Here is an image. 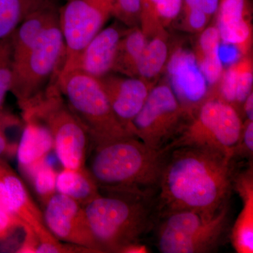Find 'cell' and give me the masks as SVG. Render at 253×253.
I'll list each match as a JSON object with an SVG mask.
<instances>
[{
    "label": "cell",
    "mask_w": 253,
    "mask_h": 253,
    "mask_svg": "<svg viewBox=\"0 0 253 253\" xmlns=\"http://www.w3.org/2000/svg\"><path fill=\"white\" fill-rule=\"evenodd\" d=\"M13 151H16V148L8 142L4 133L0 131V159H3L4 156L11 154Z\"/></svg>",
    "instance_id": "cell-33"
},
{
    "label": "cell",
    "mask_w": 253,
    "mask_h": 253,
    "mask_svg": "<svg viewBox=\"0 0 253 253\" xmlns=\"http://www.w3.org/2000/svg\"><path fill=\"white\" fill-rule=\"evenodd\" d=\"M59 9L53 0L28 15L13 33L14 63L36 44L46 28L59 18Z\"/></svg>",
    "instance_id": "cell-19"
},
{
    "label": "cell",
    "mask_w": 253,
    "mask_h": 253,
    "mask_svg": "<svg viewBox=\"0 0 253 253\" xmlns=\"http://www.w3.org/2000/svg\"><path fill=\"white\" fill-rule=\"evenodd\" d=\"M242 109L246 120L253 121V91L250 93L249 96L245 99L242 105Z\"/></svg>",
    "instance_id": "cell-34"
},
{
    "label": "cell",
    "mask_w": 253,
    "mask_h": 253,
    "mask_svg": "<svg viewBox=\"0 0 253 253\" xmlns=\"http://www.w3.org/2000/svg\"><path fill=\"white\" fill-rule=\"evenodd\" d=\"M253 166L234 178V186L242 200V209L231 233L233 247L238 253H253Z\"/></svg>",
    "instance_id": "cell-17"
},
{
    "label": "cell",
    "mask_w": 253,
    "mask_h": 253,
    "mask_svg": "<svg viewBox=\"0 0 253 253\" xmlns=\"http://www.w3.org/2000/svg\"><path fill=\"white\" fill-rule=\"evenodd\" d=\"M101 194L83 206L101 253H123L140 242L152 223L151 198L129 193Z\"/></svg>",
    "instance_id": "cell-3"
},
{
    "label": "cell",
    "mask_w": 253,
    "mask_h": 253,
    "mask_svg": "<svg viewBox=\"0 0 253 253\" xmlns=\"http://www.w3.org/2000/svg\"><path fill=\"white\" fill-rule=\"evenodd\" d=\"M189 116L168 83L155 84L133 121V134L150 147L161 151Z\"/></svg>",
    "instance_id": "cell-9"
},
{
    "label": "cell",
    "mask_w": 253,
    "mask_h": 253,
    "mask_svg": "<svg viewBox=\"0 0 253 253\" xmlns=\"http://www.w3.org/2000/svg\"><path fill=\"white\" fill-rule=\"evenodd\" d=\"M44 221L50 233L66 244L101 253L95 240L84 207L66 195L56 192L44 205Z\"/></svg>",
    "instance_id": "cell-11"
},
{
    "label": "cell",
    "mask_w": 253,
    "mask_h": 253,
    "mask_svg": "<svg viewBox=\"0 0 253 253\" xmlns=\"http://www.w3.org/2000/svg\"><path fill=\"white\" fill-rule=\"evenodd\" d=\"M57 85L89 137V146L134 136L119 122L99 80L78 71L60 73Z\"/></svg>",
    "instance_id": "cell-5"
},
{
    "label": "cell",
    "mask_w": 253,
    "mask_h": 253,
    "mask_svg": "<svg viewBox=\"0 0 253 253\" xmlns=\"http://www.w3.org/2000/svg\"><path fill=\"white\" fill-rule=\"evenodd\" d=\"M147 42L140 26L128 28L120 42L113 73L136 77V68Z\"/></svg>",
    "instance_id": "cell-24"
},
{
    "label": "cell",
    "mask_w": 253,
    "mask_h": 253,
    "mask_svg": "<svg viewBox=\"0 0 253 253\" xmlns=\"http://www.w3.org/2000/svg\"><path fill=\"white\" fill-rule=\"evenodd\" d=\"M253 154V121L246 120L244 122L242 132L236 155L252 159Z\"/></svg>",
    "instance_id": "cell-30"
},
{
    "label": "cell",
    "mask_w": 253,
    "mask_h": 253,
    "mask_svg": "<svg viewBox=\"0 0 253 253\" xmlns=\"http://www.w3.org/2000/svg\"><path fill=\"white\" fill-rule=\"evenodd\" d=\"M56 191L84 206L101 193L96 181L85 167L79 169L63 168L56 178Z\"/></svg>",
    "instance_id": "cell-21"
},
{
    "label": "cell",
    "mask_w": 253,
    "mask_h": 253,
    "mask_svg": "<svg viewBox=\"0 0 253 253\" xmlns=\"http://www.w3.org/2000/svg\"><path fill=\"white\" fill-rule=\"evenodd\" d=\"M253 84V58L248 54L223 71L215 94L239 111L245 99L252 92Z\"/></svg>",
    "instance_id": "cell-18"
},
{
    "label": "cell",
    "mask_w": 253,
    "mask_h": 253,
    "mask_svg": "<svg viewBox=\"0 0 253 253\" xmlns=\"http://www.w3.org/2000/svg\"><path fill=\"white\" fill-rule=\"evenodd\" d=\"M26 226L19 218L0 210V239H6L16 229Z\"/></svg>",
    "instance_id": "cell-31"
},
{
    "label": "cell",
    "mask_w": 253,
    "mask_h": 253,
    "mask_svg": "<svg viewBox=\"0 0 253 253\" xmlns=\"http://www.w3.org/2000/svg\"><path fill=\"white\" fill-rule=\"evenodd\" d=\"M98 80L109 99L115 116L126 130L134 135L133 121L155 85L139 78L116 73H109Z\"/></svg>",
    "instance_id": "cell-13"
},
{
    "label": "cell",
    "mask_w": 253,
    "mask_h": 253,
    "mask_svg": "<svg viewBox=\"0 0 253 253\" xmlns=\"http://www.w3.org/2000/svg\"><path fill=\"white\" fill-rule=\"evenodd\" d=\"M233 160L206 148L186 146L168 152L158 185L160 217L179 211L217 212L234 185Z\"/></svg>",
    "instance_id": "cell-1"
},
{
    "label": "cell",
    "mask_w": 253,
    "mask_h": 253,
    "mask_svg": "<svg viewBox=\"0 0 253 253\" xmlns=\"http://www.w3.org/2000/svg\"><path fill=\"white\" fill-rule=\"evenodd\" d=\"M141 0H113V16L126 28L139 26Z\"/></svg>",
    "instance_id": "cell-28"
},
{
    "label": "cell",
    "mask_w": 253,
    "mask_h": 253,
    "mask_svg": "<svg viewBox=\"0 0 253 253\" xmlns=\"http://www.w3.org/2000/svg\"><path fill=\"white\" fill-rule=\"evenodd\" d=\"M149 249L140 242L134 243L123 250V253H148Z\"/></svg>",
    "instance_id": "cell-35"
},
{
    "label": "cell",
    "mask_w": 253,
    "mask_h": 253,
    "mask_svg": "<svg viewBox=\"0 0 253 253\" xmlns=\"http://www.w3.org/2000/svg\"><path fill=\"white\" fill-rule=\"evenodd\" d=\"M113 16V0H67L59 9L65 54L59 73L69 71L86 44Z\"/></svg>",
    "instance_id": "cell-10"
},
{
    "label": "cell",
    "mask_w": 253,
    "mask_h": 253,
    "mask_svg": "<svg viewBox=\"0 0 253 253\" xmlns=\"http://www.w3.org/2000/svg\"><path fill=\"white\" fill-rule=\"evenodd\" d=\"M168 38L166 30H163L148 39L136 68V78L156 84V80L166 69L170 54Z\"/></svg>",
    "instance_id": "cell-22"
},
{
    "label": "cell",
    "mask_w": 253,
    "mask_h": 253,
    "mask_svg": "<svg viewBox=\"0 0 253 253\" xmlns=\"http://www.w3.org/2000/svg\"><path fill=\"white\" fill-rule=\"evenodd\" d=\"M23 112L24 119L38 120L48 128L52 136L55 152L63 168L85 167L90 142L89 136L70 109L57 83Z\"/></svg>",
    "instance_id": "cell-7"
},
{
    "label": "cell",
    "mask_w": 253,
    "mask_h": 253,
    "mask_svg": "<svg viewBox=\"0 0 253 253\" xmlns=\"http://www.w3.org/2000/svg\"><path fill=\"white\" fill-rule=\"evenodd\" d=\"M124 26L117 21L103 28L86 44L67 72L76 70L96 79L113 73L120 42L128 28Z\"/></svg>",
    "instance_id": "cell-14"
},
{
    "label": "cell",
    "mask_w": 253,
    "mask_h": 253,
    "mask_svg": "<svg viewBox=\"0 0 253 253\" xmlns=\"http://www.w3.org/2000/svg\"><path fill=\"white\" fill-rule=\"evenodd\" d=\"M14 76L13 34L0 41V131L18 126L20 121L5 109V99L11 91Z\"/></svg>",
    "instance_id": "cell-25"
},
{
    "label": "cell",
    "mask_w": 253,
    "mask_h": 253,
    "mask_svg": "<svg viewBox=\"0 0 253 253\" xmlns=\"http://www.w3.org/2000/svg\"><path fill=\"white\" fill-rule=\"evenodd\" d=\"M46 161L26 176L31 181L40 201L44 205L57 192L56 178L58 173Z\"/></svg>",
    "instance_id": "cell-27"
},
{
    "label": "cell",
    "mask_w": 253,
    "mask_h": 253,
    "mask_svg": "<svg viewBox=\"0 0 253 253\" xmlns=\"http://www.w3.org/2000/svg\"><path fill=\"white\" fill-rule=\"evenodd\" d=\"M243 126L239 111L217 94H212L183 123L161 151L168 154L186 146L206 148L234 158Z\"/></svg>",
    "instance_id": "cell-4"
},
{
    "label": "cell",
    "mask_w": 253,
    "mask_h": 253,
    "mask_svg": "<svg viewBox=\"0 0 253 253\" xmlns=\"http://www.w3.org/2000/svg\"><path fill=\"white\" fill-rule=\"evenodd\" d=\"M64 54V42L58 18L26 54L14 63L11 91L23 111L57 83Z\"/></svg>",
    "instance_id": "cell-6"
},
{
    "label": "cell",
    "mask_w": 253,
    "mask_h": 253,
    "mask_svg": "<svg viewBox=\"0 0 253 253\" xmlns=\"http://www.w3.org/2000/svg\"><path fill=\"white\" fill-rule=\"evenodd\" d=\"M86 168L99 189L151 198L158 189L166 155L136 136L90 145Z\"/></svg>",
    "instance_id": "cell-2"
},
{
    "label": "cell",
    "mask_w": 253,
    "mask_h": 253,
    "mask_svg": "<svg viewBox=\"0 0 253 253\" xmlns=\"http://www.w3.org/2000/svg\"><path fill=\"white\" fill-rule=\"evenodd\" d=\"M184 23L189 31L201 33L207 27L211 16L200 10L191 9L183 6Z\"/></svg>",
    "instance_id": "cell-29"
},
{
    "label": "cell",
    "mask_w": 253,
    "mask_h": 253,
    "mask_svg": "<svg viewBox=\"0 0 253 253\" xmlns=\"http://www.w3.org/2000/svg\"><path fill=\"white\" fill-rule=\"evenodd\" d=\"M51 0H0V41L11 36L24 18Z\"/></svg>",
    "instance_id": "cell-26"
},
{
    "label": "cell",
    "mask_w": 253,
    "mask_h": 253,
    "mask_svg": "<svg viewBox=\"0 0 253 253\" xmlns=\"http://www.w3.org/2000/svg\"><path fill=\"white\" fill-rule=\"evenodd\" d=\"M220 0H183V6L204 11L212 17L217 12Z\"/></svg>",
    "instance_id": "cell-32"
},
{
    "label": "cell",
    "mask_w": 253,
    "mask_h": 253,
    "mask_svg": "<svg viewBox=\"0 0 253 253\" xmlns=\"http://www.w3.org/2000/svg\"><path fill=\"white\" fill-rule=\"evenodd\" d=\"M162 218L158 247L163 253H210L220 244L228 225L227 201L215 213L179 211Z\"/></svg>",
    "instance_id": "cell-8"
},
{
    "label": "cell",
    "mask_w": 253,
    "mask_h": 253,
    "mask_svg": "<svg viewBox=\"0 0 253 253\" xmlns=\"http://www.w3.org/2000/svg\"><path fill=\"white\" fill-rule=\"evenodd\" d=\"M24 121L26 125L16 148V155L20 169L27 176L46 161L48 155L54 149V141L42 123L33 118H26Z\"/></svg>",
    "instance_id": "cell-16"
},
{
    "label": "cell",
    "mask_w": 253,
    "mask_h": 253,
    "mask_svg": "<svg viewBox=\"0 0 253 253\" xmlns=\"http://www.w3.org/2000/svg\"><path fill=\"white\" fill-rule=\"evenodd\" d=\"M220 36L215 26L201 32L194 51L198 66L209 86L217 85L222 75V60L219 54Z\"/></svg>",
    "instance_id": "cell-20"
},
{
    "label": "cell",
    "mask_w": 253,
    "mask_h": 253,
    "mask_svg": "<svg viewBox=\"0 0 253 253\" xmlns=\"http://www.w3.org/2000/svg\"><path fill=\"white\" fill-rule=\"evenodd\" d=\"M183 0H141L140 28L148 39L166 30L182 11Z\"/></svg>",
    "instance_id": "cell-23"
},
{
    "label": "cell",
    "mask_w": 253,
    "mask_h": 253,
    "mask_svg": "<svg viewBox=\"0 0 253 253\" xmlns=\"http://www.w3.org/2000/svg\"><path fill=\"white\" fill-rule=\"evenodd\" d=\"M251 9L249 0H220L214 14L221 41L235 46L241 56L252 47Z\"/></svg>",
    "instance_id": "cell-15"
},
{
    "label": "cell",
    "mask_w": 253,
    "mask_h": 253,
    "mask_svg": "<svg viewBox=\"0 0 253 253\" xmlns=\"http://www.w3.org/2000/svg\"><path fill=\"white\" fill-rule=\"evenodd\" d=\"M169 85L189 116L211 95L209 85L198 66L194 51L176 48L166 67Z\"/></svg>",
    "instance_id": "cell-12"
}]
</instances>
